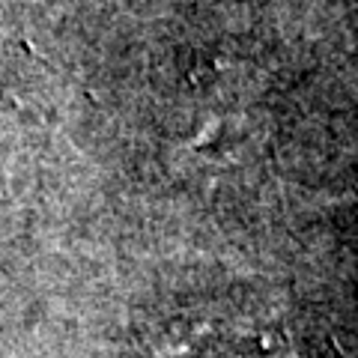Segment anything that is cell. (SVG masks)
<instances>
[{"mask_svg":"<svg viewBox=\"0 0 358 358\" xmlns=\"http://www.w3.org/2000/svg\"><path fill=\"white\" fill-rule=\"evenodd\" d=\"M152 358H299L281 331L239 320H176L150 341Z\"/></svg>","mask_w":358,"mask_h":358,"instance_id":"1","label":"cell"}]
</instances>
